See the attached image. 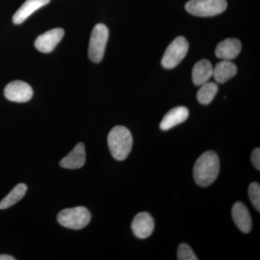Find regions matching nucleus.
<instances>
[{"label":"nucleus","mask_w":260,"mask_h":260,"mask_svg":"<svg viewBox=\"0 0 260 260\" xmlns=\"http://www.w3.org/2000/svg\"><path fill=\"white\" fill-rule=\"evenodd\" d=\"M232 218L239 230L243 233L251 232L252 223L250 213L246 205L241 202H237L232 208Z\"/></svg>","instance_id":"9b49d317"},{"label":"nucleus","mask_w":260,"mask_h":260,"mask_svg":"<svg viewBox=\"0 0 260 260\" xmlns=\"http://www.w3.org/2000/svg\"><path fill=\"white\" fill-rule=\"evenodd\" d=\"M177 258L179 260H198L194 251L186 244H181L178 247Z\"/></svg>","instance_id":"aec40b11"},{"label":"nucleus","mask_w":260,"mask_h":260,"mask_svg":"<svg viewBox=\"0 0 260 260\" xmlns=\"http://www.w3.org/2000/svg\"><path fill=\"white\" fill-rule=\"evenodd\" d=\"M27 186L25 184H19L13 188V190L0 202V210L8 209L18 203L25 196Z\"/></svg>","instance_id":"f3484780"},{"label":"nucleus","mask_w":260,"mask_h":260,"mask_svg":"<svg viewBox=\"0 0 260 260\" xmlns=\"http://www.w3.org/2000/svg\"><path fill=\"white\" fill-rule=\"evenodd\" d=\"M154 220L153 217L146 212L138 213L135 215L132 223V230L137 238L140 239H147L153 232Z\"/></svg>","instance_id":"6e6552de"},{"label":"nucleus","mask_w":260,"mask_h":260,"mask_svg":"<svg viewBox=\"0 0 260 260\" xmlns=\"http://www.w3.org/2000/svg\"><path fill=\"white\" fill-rule=\"evenodd\" d=\"M13 256L8 255V254H2L0 255V260H15Z\"/></svg>","instance_id":"4be33fe9"},{"label":"nucleus","mask_w":260,"mask_h":260,"mask_svg":"<svg viewBox=\"0 0 260 260\" xmlns=\"http://www.w3.org/2000/svg\"><path fill=\"white\" fill-rule=\"evenodd\" d=\"M108 145L113 158L117 160H125L133 148L131 133L125 126H115L108 135Z\"/></svg>","instance_id":"f03ea898"},{"label":"nucleus","mask_w":260,"mask_h":260,"mask_svg":"<svg viewBox=\"0 0 260 260\" xmlns=\"http://www.w3.org/2000/svg\"><path fill=\"white\" fill-rule=\"evenodd\" d=\"M251 161L257 170H260V149L256 148L251 155Z\"/></svg>","instance_id":"412c9836"},{"label":"nucleus","mask_w":260,"mask_h":260,"mask_svg":"<svg viewBox=\"0 0 260 260\" xmlns=\"http://www.w3.org/2000/svg\"><path fill=\"white\" fill-rule=\"evenodd\" d=\"M189 44L185 38L177 37L167 47L161 60L162 66L167 70L176 68L185 57Z\"/></svg>","instance_id":"423d86ee"},{"label":"nucleus","mask_w":260,"mask_h":260,"mask_svg":"<svg viewBox=\"0 0 260 260\" xmlns=\"http://www.w3.org/2000/svg\"><path fill=\"white\" fill-rule=\"evenodd\" d=\"M249 199L253 206L258 212L260 210V186L257 182L251 183L249 186Z\"/></svg>","instance_id":"6ab92c4d"},{"label":"nucleus","mask_w":260,"mask_h":260,"mask_svg":"<svg viewBox=\"0 0 260 260\" xmlns=\"http://www.w3.org/2000/svg\"><path fill=\"white\" fill-rule=\"evenodd\" d=\"M213 68L208 59H202L194 64L192 70L193 83L196 85H201L209 81L213 77Z\"/></svg>","instance_id":"2eb2a0df"},{"label":"nucleus","mask_w":260,"mask_h":260,"mask_svg":"<svg viewBox=\"0 0 260 260\" xmlns=\"http://www.w3.org/2000/svg\"><path fill=\"white\" fill-rule=\"evenodd\" d=\"M85 148L83 143H80L66 157L60 161V166L64 169H78L83 167L85 162Z\"/></svg>","instance_id":"4468645a"},{"label":"nucleus","mask_w":260,"mask_h":260,"mask_svg":"<svg viewBox=\"0 0 260 260\" xmlns=\"http://www.w3.org/2000/svg\"><path fill=\"white\" fill-rule=\"evenodd\" d=\"M220 172V160L218 155L213 151L202 154L195 162L193 176L197 184L206 187L216 180Z\"/></svg>","instance_id":"f257e3e1"},{"label":"nucleus","mask_w":260,"mask_h":260,"mask_svg":"<svg viewBox=\"0 0 260 260\" xmlns=\"http://www.w3.org/2000/svg\"><path fill=\"white\" fill-rule=\"evenodd\" d=\"M51 0H26L13 17L15 25L23 23L29 16L37 10L50 3Z\"/></svg>","instance_id":"ddd939ff"},{"label":"nucleus","mask_w":260,"mask_h":260,"mask_svg":"<svg viewBox=\"0 0 260 260\" xmlns=\"http://www.w3.org/2000/svg\"><path fill=\"white\" fill-rule=\"evenodd\" d=\"M109 36V29L104 24H97L94 27L88 49L89 58L93 62H100L104 58Z\"/></svg>","instance_id":"39448f33"},{"label":"nucleus","mask_w":260,"mask_h":260,"mask_svg":"<svg viewBox=\"0 0 260 260\" xmlns=\"http://www.w3.org/2000/svg\"><path fill=\"white\" fill-rule=\"evenodd\" d=\"M242 50L240 41L234 38H229L219 43L215 49V56L223 60L235 59Z\"/></svg>","instance_id":"9d476101"},{"label":"nucleus","mask_w":260,"mask_h":260,"mask_svg":"<svg viewBox=\"0 0 260 260\" xmlns=\"http://www.w3.org/2000/svg\"><path fill=\"white\" fill-rule=\"evenodd\" d=\"M64 35L62 28H54L39 36L35 42V47L42 53H50L60 42Z\"/></svg>","instance_id":"1a4fd4ad"},{"label":"nucleus","mask_w":260,"mask_h":260,"mask_svg":"<svg viewBox=\"0 0 260 260\" xmlns=\"http://www.w3.org/2000/svg\"><path fill=\"white\" fill-rule=\"evenodd\" d=\"M90 219V212L83 206L61 210L57 215L58 222L61 225L73 230H80L87 226Z\"/></svg>","instance_id":"7ed1b4c3"},{"label":"nucleus","mask_w":260,"mask_h":260,"mask_svg":"<svg viewBox=\"0 0 260 260\" xmlns=\"http://www.w3.org/2000/svg\"><path fill=\"white\" fill-rule=\"evenodd\" d=\"M200 88L198 90L197 97L200 104L203 105H208L210 104L216 95L218 91V86L216 83L213 82H207L200 85Z\"/></svg>","instance_id":"a211bd4d"},{"label":"nucleus","mask_w":260,"mask_h":260,"mask_svg":"<svg viewBox=\"0 0 260 260\" xmlns=\"http://www.w3.org/2000/svg\"><path fill=\"white\" fill-rule=\"evenodd\" d=\"M189 117V110L184 107L174 108L164 116L160 124V129L167 131L185 121Z\"/></svg>","instance_id":"f8f14e48"},{"label":"nucleus","mask_w":260,"mask_h":260,"mask_svg":"<svg viewBox=\"0 0 260 260\" xmlns=\"http://www.w3.org/2000/svg\"><path fill=\"white\" fill-rule=\"evenodd\" d=\"M226 0H190L185 5L186 11L198 17H212L221 14L227 8Z\"/></svg>","instance_id":"20e7f679"},{"label":"nucleus","mask_w":260,"mask_h":260,"mask_svg":"<svg viewBox=\"0 0 260 260\" xmlns=\"http://www.w3.org/2000/svg\"><path fill=\"white\" fill-rule=\"evenodd\" d=\"M4 94L5 98L10 102L25 103L31 99L34 91L28 83L15 80L5 87Z\"/></svg>","instance_id":"0eeeda50"},{"label":"nucleus","mask_w":260,"mask_h":260,"mask_svg":"<svg viewBox=\"0 0 260 260\" xmlns=\"http://www.w3.org/2000/svg\"><path fill=\"white\" fill-rule=\"evenodd\" d=\"M237 73V68L235 64L230 60H223L218 62L213 68V77L218 83H224Z\"/></svg>","instance_id":"dca6fc26"}]
</instances>
